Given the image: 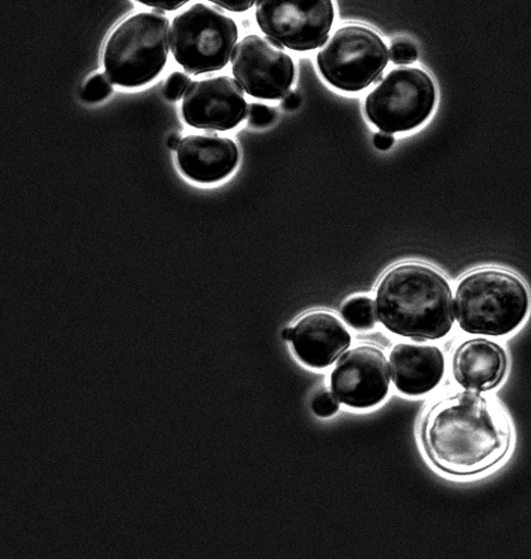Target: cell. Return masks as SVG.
Listing matches in <instances>:
<instances>
[{"label": "cell", "mask_w": 531, "mask_h": 559, "mask_svg": "<svg viewBox=\"0 0 531 559\" xmlns=\"http://www.w3.org/2000/svg\"><path fill=\"white\" fill-rule=\"evenodd\" d=\"M455 307L465 333L500 337L522 323L529 310V295L517 276L500 270H481L462 280Z\"/></svg>", "instance_id": "obj_3"}, {"label": "cell", "mask_w": 531, "mask_h": 559, "mask_svg": "<svg viewBox=\"0 0 531 559\" xmlns=\"http://www.w3.org/2000/svg\"><path fill=\"white\" fill-rule=\"evenodd\" d=\"M114 91L110 80L102 73L91 76L84 85L82 98L90 104L101 103Z\"/></svg>", "instance_id": "obj_17"}, {"label": "cell", "mask_w": 531, "mask_h": 559, "mask_svg": "<svg viewBox=\"0 0 531 559\" xmlns=\"http://www.w3.org/2000/svg\"><path fill=\"white\" fill-rule=\"evenodd\" d=\"M182 117L197 129L227 131L243 122L248 112L245 92L228 76L192 82L182 100Z\"/></svg>", "instance_id": "obj_11"}, {"label": "cell", "mask_w": 531, "mask_h": 559, "mask_svg": "<svg viewBox=\"0 0 531 559\" xmlns=\"http://www.w3.org/2000/svg\"><path fill=\"white\" fill-rule=\"evenodd\" d=\"M300 103V97L296 92H288L282 100V108L286 111H295L299 108Z\"/></svg>", "instance_id": "obj_25"}, {"label": "cell", "mask_w": 531, "mask_h": 559, "mask_svg": "<svg viewBox=\"0 0 531 559\" xmlns=\"http://www.w3.org/2000/svg\"><path fill=\"white\" fill-rule=\"evenodd\" d=\"M238 158V148L233 140L216 133L187 135L177 148L180 169L199 182L226 178L237 166Z\"/></svg>", "instance_id": "obj_13"}, {"label": "cell", "mask_w": 531, "mask_h": 559, "mask_svg": "<svg viewBox=\"0 0 531 559\" xmlns=\"http://www.w3.org/2000/svg\"><path fill=\"white\" fill-rule=\"evenodd\" d=\"M211 3L234 13H244L251 10L256 0H210Z\"/></svg>", "instance_id": "obj_23"}, {"label": "cell", "mask_w": 531, "mask_h": 559, "mask_svg": "<svg viewBox=\"0 0 531 559\" xmlns=\"http://www.w3.org/2000/svg\"><path fill=\"white\" fill-rule=\"evenodd\" d=\"M380 322L415 342L437 341L453 328V296L444 275L422 264L396 266L384 275L376 294Z\"/></svg>", "instance_id": "obj_2"}, {"label": "cell", "mask_w": 531, "mask_h": 559, "mask_svg": "<svg viewBox=\"0 0 531 559\" xmlns=\"http://www.w3.org/2000/svg\"><path fill=\"white\" fill-rule=\"evenodd\" d=\"M390 368L399 391L410 396H420L440 384L446 362L438 347L400 344L391 352Z\"/></svg>", "instance_id": "obj_15"}, {"label": "cell", "mask_w": 531, "mask_h": 559, "mask_svg": "<svg viewBox=\"0 0 531 559\" xmlns=\"http://www.w3.org/2000/svg\"><path fill=\"white\" fill-rule=\"evenodd\" d=\"M257 22L269 39L307 52L324 44L334 21L332 0H258Z\"/></svg>", "instance_id": "obj_8"}, {"label": "cell", "mask_w": 531, "mask_h": 559, "mask_svg": "<svg viewBox=\"0 0 531 559\" xmlns=\"http://www.w3.org/2000/svg\"><path fill=\"white\" fill-rule=\"evenodd\" d=\"M137 2L162 12H173L185 7L190 0H137Z\"/></svg>", "instance_id": "obj_22"}, {"label": "cell", "mask_w": 531, "mask_h": 559, "mask_svg": "<svg viewBox=\"0 0 531 559\" xmlns=\"http://www.w3.org/2000/svg\"><path fill=\"white\" fill-rule=\"evenodd\" d=\"M437 103L430 76L414 68H401L386 75L369 93L365 111L371 123L385 132H406L424 123Z\"/></svg>", "instance_id": "obj_7"}, {"label": "cell", "mask_w": 531, "mask_h": 559, "mask_svg": "<svg viewBox=\"0 0 531 559\" xmlns=\"http://www.w3.org/2000/svg\"><path fill=\"white\" fill-rule=\"evenodd\" d=\"M169 20L163 13L142 12L120 23L107 39L104 64L111 82L125 87L151 83L166 67Z\"/></svg>", "instance_id": "obj_4"}, {"label": "cell", "mask_w": 531, "mask_h": 559, "mask_svg": "<svg viewBox=\"0 0 531 559\" xmlns=\"http://www.w3.org/2000/svg\"><path fill=\"white\" fill-rule=\"evenodd\" d=\"M425 450L434 464L456 477L487 473L509 454L514 431L505 409L465 390L434 405L423 425Z\"/></svg>", "instance_id": "obj_1"}, {"label": "cell", "mask_w": 531, "mask_h": 559, "mask_svg": "<svg viewBox=\"0 0 531 559\" xmlns=\"http://www.w3.org/2000/svg\"><path fill=\"white\" fill-rule=\"evenodd\" d=\"M282 337L286 342H293L294 338V329H285L282 332Z\"/></svg>", "instance_id": "obj_27"}, {"label": "cell", "mask_w": 531, "mask_h": 559, "mask_svg": "<svg viewBox=\"0 0 531 559\" xmlns=\"http://www.w3.org/2000/svg\"><path fill=\"white\" fill-rule=\"evenodd\" d=\"M394 143L396 138L390 132L379 131L374 136V145L381 152L391 150Z\"/></svg>", "instance_id": "obj_24"}, {"label": "cell", "mask_w": 531, "mask_h": 559, "mask_svg": "<svg viewBox=\"0 0 531 559\" xmlns=\"http://www.w3.org/2000/svg\"><path fill=\"white\" fill-rule=\"evenodd\" d=\"M389 51L374 31L349 25L338 29L318 53L321 75L335 88L358 92L377 83L389 63Z\"/></svg>", "instance_id": "obj_6"}, {"label": "cell", "mask_w": 531, "mask_h": 559, "mask_svg": "<svg viewBox=\"0 0 531 559\" xmlns=\"http://www.w3.org/2000/svg\"><path fill=\"white\" fill-rule=\"evenodd\" d=\"M180 142H181V139H180L178 133L170 134L169 138H168V147H169V150H172V151L177 150L179 147V145H180Z\"/></svg>", "instance_id": "obj_26"}, {"label": "cell", "mask_w": 531, "mask_h": 559, "mask_svg": "<svg viewBox=\"0 0 531 559\" xmlns=\"http://www.w3.org/2000/svg\"><path fill=\"white\" fill-rule=\"evenodd\" d=\"M508 358L505 349L487 340L463 343L453 356V376L459 385L474 392H488L505 380Z\"/></svg>", "instance_id": "obj_14"}, {"label": "cell", "mask_w": 531, "mask_h": 559, "mask_svg": "<svg viewBox=\"0 0 531 559\" xmlns=\"http://www.w3.org/2000/svg\"><path fill=\"white\" fill-rule=\"evenodd\" d=\"M330 385L338 401L355 408L380 403L390 389V371L384 354L371 346L349 350L332 370Z\"/></svg>", "instance_id": "obj_10"}, {"label": "cell", "mask_w": 531, "mask_h": 559, "mask_svg": "<svg viewBox=\"0 0 531 559\" xmlns=\"http://www.w3.org/2000/svg\"><path fill=\"white\" fill-rule=\"evenodd\" d=\"M282 50V46L259 35H249L237 44L232 70L248 95L276 100L292 88L296 78L295 63Z\"/></svg>", "instance_id": "obj_9"}, {"label": "cell", "mask_w": 531, "mask_h": 559, "mask_svg": "<svg viewBox=\"0 0 531 559\" xmlns=\"http://www.w3.org/2000/svg\"><path fill=\"white\" fill-rule=\"evenodd\" d=\"M390 58L394 64L408 66L414 63L418 55L414 44L405 39H400L392 44Z\"/></svg>", "instance_id": "obj_18"}, {"label": "cell", "mask_w": 531, "mask_h": 559, "mask_svg": "<svg viewBox=\"0 0 531 559\" xmlns=\"http://www.w3.org/2000/svg\"><path fill=\"white\" fill-rule=\"evenodd\" d=\"M338 409H340V402L328 392L319 393L312 401V411L320 417L332 416Z\"/></svg>", "instance_id": "obj_20"}, {"label": "cell", "mask_w": 531, "mask_h": 559, "mask_svg": "<svg viewBox=\"0 0 531 559\" xmlns=\"http://www.w3.org/2000/svg\"><path fill=\"white\" fill-rule=\"evenodd\" d=\"M190 79L182 72H174L169 75L164 86V96L168 102H178L186 90H188Z\"/></svg>", "instance_id": "obj_19"}, {"label": "cell", "mask_w": 531, "mask_h": 559, "mask_svg": "<svg viewBox=\"0 0 531 559\" xmlns=\"http://www.w3.org/2000/svg\"><path fill=\"white\" fill-rule=\"evenodd\" d=\"M293 344L305 364L324 368L350 348L352 336L345 324L332 313L314 311L297 322Z\"/></svg>", "instance_id": "obj_12"}, {"label": "cell", "mask_w": 531, "mask_h": 559, "mask_svg": "<svg viewBox=\"0 0 531 559\" xmlns=\"http://www.w3.org/2000/svg\"><path fill=\"white\" fill-rule=\"evenodd\" d=\"M238 38L236 23L221 10L196 4L174 19L172 52L182 69L194 75L224 69Z\"/></svg>", "instance_id": "obj_5"}, {"label": "cell", "mask_w": 531, "mask_h": 559, "mask_svg": "<svg viewBox=\"0 0 531 559\" xmlns=\"http://www.w3.org/2000/svg\"><path fill=\"white\" fill-rule=\"evenodd\" d=\"M275 119V111L266 105L253 104L249 107V123L256 128L270 126Z\"/></svg>", "instance_id": "obj_21"}, {"label": "cell", "mask_w": 531, "mask_h": 559, "mask_svg": "<svg viewBox=\"0 0 531 559\" xmlns=\"http://www.w3.org/2000/svg\"><path fill=\"white\" fill-rule=\"evenodd\" d=\"M343 317L355 330H371L377 321L375 304L370 298H353L344 306Z\"/></svg>", "instance_id": "obj_16"}]
</instances>
